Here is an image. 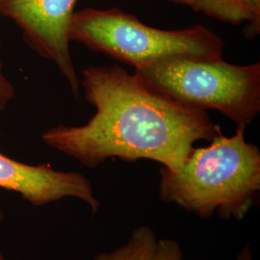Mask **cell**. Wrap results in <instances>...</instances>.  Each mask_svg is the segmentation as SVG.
<instances>
[{
  "label": "cell",
  "mask_w": 260,
  "mask_h": 260,
  "mask_svg": "<svg viewBox=\"0 0 260 260\" xmlns=\"http://www.w3.org/2000/svg\"><path fill=\"white\" fill-rule=\"evenodd\" d=\"M169 1H171V2H173L175 4L185 5V6H190V7H192L197 2V0H169Z\"/></svg>",
  "instance_id": "cell-12"
},
{
  "label": "cell",
  "mask_w": 260,
  "mask_h": 260,
  "mask_svg": "<svg viewBox=\"0 0 260 260\" xmlns=\"http://www.w3.org/2000/svg\"><path fill=\"white\" fill-rule=\"evenodd\" d=\"M155 233L149 226L134 230L128 241L120 248L108 252H102L93 260H147L156 244Z\"/></svg>",
  "instance_id": "cell-8"
},
{
  "label": "cell",
  "mask_w": 260,
  "mask_h": 260,
  "mask_svg": "<svg viewBox=\"0 0 260 260\" xmlns=\"http://www.w3.org/2000/svg\"><path fill=\"white\" fill-rule=\"evenodd\" d=\"M15 87L3 74V64L0 61V113L5 110L7 105L15 98Z\"/></svg>",
  "instance_id": "cell-10"
},
{
  "label": "cell",
  "mask_w": 260,
  "mask_h": 260,
  "mask_svg": "<svg viewBox=\"0 0 260 260\" xmlns=\"http://www.w3.org/2000/svg\"><path fill=\"white\" fill-rule=\"evenodd\" d=\"M151 92L188 108L214 109L246 127L260 112V63L233 65L222 59L173 56L136 68Z\"/></svg>",
  "instance_id": "cell-3"
},
{
  "label": "cell",
  "mask_w": 260,
  "mask_h": 260,
  "mask_svg": "<svg viewBox=\"0 0 260 260\" xmlns=\"http://www.w3.org/2000/svg\"><path fill=\"white\" fill-rule=\"evenodd\" d=\"M147 260H183V254L177 241L159 239Z\"/></svg>",
  "instance_id": "cell-9"
},
{
  "label": "cell",
  "mask_w": 260,
  "mask_h": 260,
  "mask_svg": "<svg viewBox=\"0 0 260 260\" xmlns=\"http://www.w3.org/2000/svg\"><path fill=\"white\" fill-rule=\"evenodd\" d=\"M236 260H252L251 259V253L249 246L244 248V250L239 253V255H238Z\"/></svg>",
  "instance_id": "cell-11"
},
{
  "label": "cell",
  "mask_w": 260,
  "mask_h": 260,
  "mask_svg": "<svg viewBox=\"0 0 260 260\" xmlns=\"http://www.w3.org/2000/svg\"><path fill=\"white\" fill-rule=\"evenodd\" d=\"M191 8L232 25L246 23L244 35L248 39L259 34L260 0H197Z\"/></svg>",
  "instance_id": "cell-7"
},
{
  "label": "cell",
  "mask_w": 260,
  "mask_h": 260,
  "mask_svg": "<svg viewBox=\"0 0 260 260\" xmlns=\"http://www.w3.org/2000/svg\"><path fill=\"white\" fill-rule=\"evenodd\" d=\"M85 100L95 108L86 124H58L43 142L93 169L108 158L149 159L177 172L198 141H211L220 126L208 113L179 105L151 92L120 66L82 71Z\"/></svg>",
  "instance_id": "cell-1"
},
{
  "label": "cell",
  "mask_w": 260,
  "mask_h": 260,
  "mask_svg": "<svg viewBox=\"0 0 260 260\" xmlns=\"http://www.w3.org/2000/svg\"><path fill=\"white\" fill-rule=\"evenodd\" d=\"M0 260H3V257H2V255L0 254Z\"/></svg>",
  "instance_id": "cell-14"
},
{
  "label": "cell",
  "mask_w": 260,
  "mask_h": 260,
  "mask_svg": "<svg viewBox=\"0 0 260 260\" xmlns=\"http://www.w3.org/2000/svg\"><path fill=\"white\" fill-rule=\"evenodd\" d=\"M3 218H4V214L2 212V210L0 209V222L3 220Z\"/></svg>",
  "instance_id": "cell-13"
},
{
  "label": "cell",
  "mask_w": 260,
  "mask_h": 260,
  "mask_svg": "<svg viewBox=\"0 0 260 260\" xmlns=\"http://www.w3.org/2000/svg\"><path fill=\"white\" fill-rule=\"evenodd\" d=\"M77 0H0V15L21 30L25 44L52 61L68 81L75 99L80 82L70 51L69 30Z\"/></svg>",
  "instance_id": "cell-5"
},
{
  "label": "cell",
  "mask_w": 260,
  "mask_h": 260,
  "mask_svg": "<svg viewBox=\"0 0 260 260\" xmlns=\"http://www.w3.org/2000/svg\"><path fill=\"white\" fill-rule=\"evenodd\" d=\"M246 127L222 132L205 148H194L177 172L160 168L159 198L201 218L215 212L223 219H243L260 191L259 148L245 140Z\"/></svg>",
  "instance_id": "cell-2"
},
{
  "label": "cell",
  "mask_w": 260,
  "mask_h": 260,
  "mask_svg": "<svg viewBox=\"0 0 260 260\" xmlns=\"http://www.w3.org/2000/svg\"><path fill=\"white\" fill-rule=\"evenodd\" d=\"M69 38L71 42L134 69L173 56L222 59L224 47L222 38L204 25L158 29L118 8L76 11L70 24Z\"/></svg>",
  "instance_id": "cell-4"
},
{
  "label": "cell",
  "mask_w": 260,
  "mask_h": 260,
  "mask_svg": "<svg viewBox=\"0 0 260 260\" xmlns=\"http://www.w3.org/2000/svg\"><path fill=\"white\" fill-rule=\"evenodd\" d=\"M0 188L19 193L34 206L75 198L89 205L93 213L100 207L91 182L82 174L57 171L48 164L28 165L4 155L1 151Z\"/></svg>",
  "instance_id": "cell-6"
}]
</instances>
